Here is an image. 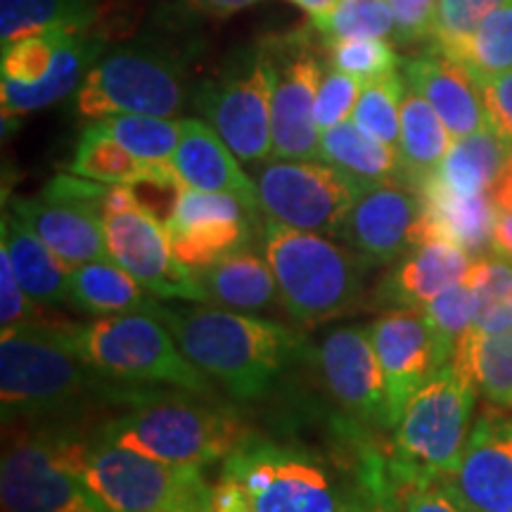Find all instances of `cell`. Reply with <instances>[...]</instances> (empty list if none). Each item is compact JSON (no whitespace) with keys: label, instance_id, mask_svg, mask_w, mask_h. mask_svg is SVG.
<instances>
[{"label":"cell","instance_id":"1","mask_svg":"<svg viewBox=\"0 0 512 512\" xmlns=\"http://www.w3.org/2000/svg\"><path fill=\"white\" fill-rule=\"evenodd\" d=\"M183 354L216 377L235 399H256L304 347L302 337L273 320L219 306H162L152 311Z\"/></svg>","mask_w":512,"mask_h":512},{"label":"cell","instance_id":"2","mask_svg":"<svg viewBox=\"0 0 512 512\" xmlns=\"http://www.w3.org/2000/svg\"><path fill=\"white\" fill-rule=\"evenodd\" d=\"M53 437L60 463L112 512H174L211 496L200 467L169 465L143 456L102 430L88 439L76 434Z\"/></svg>","mask_w":512,"mask_h":512},{"label":"cell","instance_id":"3","mask_svg":"<svg viewBox=\"0 0 512 512\" xmlns=\"http://www.w3.org/2000/svg\"><path fill=\"white\" fill-rule=\"evenodd\" d=\"M264 254L278 283L280 304L306 328L349 316L361 306L370 266L325 235L268 219Z\"/></svg>","mask_w":512,"mask_h":512},{"label":"cell","instance_id":"4","mask_svg":"<svg viewBox=\"0 0 512 512\" xmlns=\"http://www.w3.org/2000/svg\"><path fill=\"white\" fill-rule=\"evenodd\" d=\"M67 323L0 330V408L3 420L67 411L86 399L100 373L69 342Z\"/></svg>","mask_w":512,"mask_h":512},{"label":"cell","instance_id":"5","mask_svg":"<svg viewBox=\"0 0 512 512\" xmlns=\"http://www.w3.org/2000/svg\"><path fill=\"white\" fill-rule=\"evenodd\" d=\"M169 38H136L93 64L76 91V112L86 119L114 114L174 117L185 102L188 64Z\"/></svg>","mask_w":512,"mask_h":512},{"label":"cell","instance_id":"6","mask_svg":"<svg viewBox=\"0 0 512 512\" xmlns=\"http://www.w3.org/2000/svg\"><path fill=\"white\" fill-rule=\"evenodd\" d=\"M64 332L83 361L112 380L209 392L207 375L183 354L171 330L152 311L100 316L88 325L67 323Z\"/></svg>","mask_w":512,"mask_h":512},{"label":"cell","instance_id":"7","mask_svg":"<svg viewBox=\"0 0 512 512\" xmlns=\"http://www.w3.org/2000/svg\"><path fill=\"white\" fill-rule=\"evenodd\" d=\"M133 403L131 411L107 422L102 432L162 463L204 467L226 460L252 439L238 415L207 403L188 399H136Z\"/></svg>","mask_w":512,"mask_h":512},{"label":"cell","instance_id":"8","mask_svg":"<svg viewBox=\"0 0 512 512\" xmlns=\"http://www.w3.org/2000/svg\"><path fill=\"white\" fill-rule=\"evenodd\" d=\"M105 48V31L95 27H48L10 43L0 62L3 119L24 117L79 91Z\"/></svg>","mask_w":512,"mask_h":512},{"label":"cell","instance_id":"9","mask_svg":"<svg viewBox=\"0 0 512 512\" xmlns=\"http://www.w3.org/2000/svg\"><path fill=\"white\" fill-rule=\"evenodd\" d=\"M273 64L266 46L242 48L197 93L202 114L245 164L273 155Z\"/></svg>","mask_w":512,"mask_h":512},{"label":"cell","instance_id":"10","mask_svg":"<svg viewBox=\"0 0 512 512\" xmlns=\"http://www.w3.org/2000/svg\"><path fill=\"white\" fill-rule=\"evenodd\" d=\"M475 394L451 366L434 375L403 408L389 456L437 477L451 472L470 437Z\"/></svg>","mask_w":512,"mask_h":512},{"label":"cell","instance_id":"11","mask_svg":"<svg viewBox=\"0 0 512 512\" xmlns=\"http://www.w3.org/2000/svg\"><path fill=\"white\" fill-rule=\"evenodd\" d=\"M102 221L112 261L131 273L147 292L162 299L207 302L195 273L174 256L164 223L140 204L131 185H112Z\"/></svg>","mask_w":512,"mask_h":512},{"label":"cell","instance_id":"12","mask_svg":"<svg viewBox=\"0 0 512 512\" xmlns=\"http://www.w3.org/2000/svg\"><path fill=\"white\" fill-rule=\"evenodd\" d=\"M261 214L283 226L342 235L363 188L325 162L275 159L256 174Z\"/></svg>","mask_w":512,"mask_h":512},{"label":"cell","instance_id":"13","mask_svg":"<svg viewBox=\"0 0 512 512\" xmlns=\"http://www.w3.org/2000/svg\"><path fill=\"white\" fill-rule=\"evenodd\" d=\"M273 64L271 131L275 159L320 162L316 95L325 67L313 55L309 36L290 34L264 43Z\"/></svg>","mask_w":512,"mask_h":512},{"label":"cell","instance_id":"14","mask_svg":"<svg viewBox=\"0 0 512 512\" xmlns=\"http://www.w3.org/2000/svg\"><path fill=\"white\" fill-rule=\"evenodd\" d=\"M221 477L245 486L254 512H339L325 472L313 460L249 439L223 463Z\"/></svg>","mask_w":512,"mask_h":512},{"label":"cell","instance_id":"15","mask_svg":"<svg viewBox=\"0 0 512 512\" xmlns=\"http://www.w3.org/2000/svg\"><path fill=\"white\" fill-rule=\"evenodd\" d=\"M3 512H112L60 463L50 432L15 439L0 463Z\"/></svg>","mask_w":512,"mask_h":512},{"label":"cell","instance_id":"16","mask_svg":"<svg viewBox=\"0 0 512 512\" xmlns=\"http://www.w3.org/2000/svg\"><path fill=\"white\" fill-rule=\"evenodd\" d=\"M254 223L256 216L235 197L185 185L164 228L176 259L195 273L245 249Z\"/></svg>","mask_w":512,"mask_h":512},{"label":"cell","instance_id":"17","mask_svg":"<svg viewBox=\"0 0 512 512\" xmlns=\"http://www.w3.org/2000/svg\"><path fill=\"white\" fill-rule=\"evenodd\" d=\"M439 479L465 512H512V415L489 403L458 465Z\"/></svg>","mask_w":512,"mask_h":512},{"label":"cell","instance_id":"18","mask_svg":"<svg viewBox=\"0 0 512 512\" xmlns=\"http://www.w3.org/2000/svg\"><path fill=\"white\" fill-rule=\"evenodd\" d=\"M316 363L332 396L354 418L394 430L387 384L370 330L354 325L328 332L318 344Z\"/></svg>","mask_w":512,"mask_h":512},{"label":"cell","instance_id":"19","mask_svg":"<svg viewBox=\"0 0 512 512\" xmlns=\"http://www.w3.org/2000/svg\"><path fill=\"white\" fill-rule=\"evenodd\" d=\"M422 214V197L415 188L396 181L363 190L342 238L368 266H387L413 247V233Z\"/></svg>","mask_w":512,"mask_h":512},{"label":"cell","instance_id":"20","mask_svg":"<svg viewBox=\"0 0 512 512\" xmlns=\"http://www.w3.org/2000/svg\"><path fill=\"white\" fill-rule=\"evenodd\" d=\"M370 337L380 358L392 425L396 427L413 394L441 373L437 349L420 309L387 311L370 325Z\"/></svg>","mask_w":512,"mask_h":512},{"label":"cell","instance_id":"21","mask_svg":"<svg viewBox=\"0 0 512 512\" xmlns=\"http://www.w3.org/2000/svg\"><path fill=\"white\" fill-rule=\"evenodd\" d=\"M12 214L34 228L38 238L46 242L50 252L69 271L91 261L112 259L107 249L102 207L98 204L43 192L36 200H17Z\"/></svg>","mask_w":512,"mask_h":512},{"label":"cell","instance_id":"22","mask_svg":"<svg viewBox=\"0 0 512 512\" xmlns=\"http://www.w3.org/2000/svg\"><path fill=\"white\" fill-rule=\"evenodd\" d=\"M403 67L408 86L430 102L453 138L491 128L477 81L463 64L430 46L406 60Z\"/></svg>","mask_w":512,"mask_h":512},{"label":"cell","instance_id":"23","mask_svg":"<svg viewBox=\"0 0 512 512\" xmlns=\"http://www.w3.org/2000/svg\"><path fill=\"white\" fill-rule=\"evenodd\" d=\"M422 214L413 233V245L430 240H446L465 249L472 259L494 249L496 207L489 192L484 195H458L437 178H427L418 188Z\"/></svg>","mask_w":512,"mask_h":512},{"label":"cell","instance_id":"24","mask_svg":"<svg viewBox=\"0 0 512 512\" xmlns=\"http://www.w3.org/2000/svg\"><path fill=\"white\" fill-rule=\"evenodd\" d=\"M171 166L188 188L223 192L240 200L254 216L261 214L256 183L249 181L240 169L238 157L207 121H181V143L171 157Z\"/></svg>","mask_w":512,"mask_h":512},{"label":"cell","instance_id":"25","mask_svg":"<svg viewBox=\"0 0 512 512\" xmlns=\"http://www.w3.org/2000/svg\"><path fill=\"white\" fill-rule=\"evenodd\" d=\"M472 256L446 240L413 245L401 256V264L382 280V304L396 309H420L448 287L463 283Z\"/></svg>","mask_w":512,"mask_h":512},{"label":"cell","instance_id":"26","mask_svg":"<svg viewBox=\"0 0 512 512\" xmlns=\"http://www.w3.org/2000/svg\"><path fill=\"white\" fill-rule=\"evenodd\" d=\"M195 278L207 302H214L221 309L261 313L280 302L278 283H275L271 266L249 249H240L202 271H195Z\"/></svg>","mask_w":512,"mask_h":512},{"label":"cell","instance_id":"27","mask_svg":"<svg viewBox=\"0 0 512 512\" xmlns=\"http://www.w3.org/2000/svg\"><path fill=\"white\" fill-rule=\"evenodd\" d=\"M0 245L8 249L19 285L38 306L69 304V268L17 214L3 216Z\"/></svg>","mask_w":512,"mask_h":512},{"label":"cell","instance_id":"28","mask_svg":"<svg viewBox=\"0 0 512 512\" xmlns=\"http://www.w3.org/2000/svg\"><path fill=\"white\" fill-rule=\"evenodd\" d=\"M453 140L456 138L448 133L430 102L408 86L401 102V136L396 147L406 185L418 190L427 178L437 174Z\"/></svg>","mask_w":512,"mask_h":512},{"label":"cell","instance_id":"29","mask_svg":"<svg viewBox=\"0 0 512 512\" xmlns=\"http://www.w3.org/2000/svg\"><path fill=\"white\" fill-rule=\"evenodd\" d=\"M69 304L93 316H117V313L155 311L157 304L150 292L126 273L117 261L102 259L81 264L69 271Z\"/></svg>","mask_w":512,"mask_h":512},{"label":"cell","instance_id":"30","mask_svg":"<svg viewBox=\"0 0 512 512\" xmlns=\"http://www.w3.org/2000/svg\"><path fill=\"white\" fill-rule=\"evenodd\" d=\"M320 162L335 166L363 190L401 176L399 152L363 133L351 119L320 133Z\"/></svg>","mask_w":512,"mask_h":512},{"label":"cell","instance_id":"31","mask_svg":"<svg viewBox=\"0 0 512 512\" xmlns=\"http://www.w3.org/2000/svg\"><path fill=\"white\" fill-rule=\"evenodd\" d=\"M69 171L81 178L107 185H138L143 181L176 176L171 164H150L128 152L117 138L107 131L102 121H93L81 133Z\"/></svg>","mask_w":512,"mask_h":512},{"label":"cell","instance_id":"32","mask_svg":"<svg viewBox=\"0 0 512 512\" xmlns=\"http://www.w3.org/2000/svg\"><path fill=\"white\" fill-rule=\"evenodd\" d=\"M510 155L512 145L508 140L498 136L494 128H482L453 140L434 178L458 195H484L494 188Z\"/></svg>","mask_w":512,"mask_h":512},{"label":"cell","instance_id":"33","mask_svg":"<svg viewBox=\"0 0 512 512\" xmlns=\"http://www.w3.org/2000/svg\"><path fill=\"white\" fill-rule=\"evenodd\" d=\"M451 368L472 382L489 403L512 408V328L489 335L472 325Z\"/></svg>","mask_w":512,"mask_h":512},{"label":"cell","instance_id":"34","mask_svg":"<svg viewBox=\"0 0 512 512\" xmlns=\"http://www.w3.org/2000/svg\"><path fill=\"white\" fill-rule=\"evenodd\" d=\"M98 0H0L3 48L48 27H95Z\"/></svg>","mask_w":512,"mask_h":512},{"label":"cell","instance_id":"35","mask_svg":"<svg viewBox=\"0 0 512 512\" xmlns=\"http://www.w3.org/2000/svg\"><path fill=\"white\" fill-rule=\"evenodd\" d=\"M465 283L475 294V328L479 332H505L512 328V261L491 249L472 259Z\"/></svg>","mask_w":512,"mask_h":512},{"label":"cell","instance_id":"36","mask_svg":"<svg viewBox=\"0 0 512 512\" xmlns=\"http://www.w3.org/2000/svg\"><path fill=\"white\" fill-rule=\"evenodd\" d=\"M448 57L463 64L477 83L512 72V0L498 5L475 34Z\"/></svg>","mask_w":512,"mask_h":512},{"label":"cell","instance_id":"37","mask_svg":"<svg viewBox=\"0 0 512 512\" xmlns=\"http://www.w3.org/2000/svg\"><path fill=\"white\" fill-rule=\"evenodd\" d=\"M420 311L434 339L439 370H444L451 366L460 342L475 325V294H472L470 285L463 280V283L448 287V290L432 297L427 304H422Z\"/></svg>","mask_w":512,"mask_h":512},{"label":"cell","instance_id":"38","mask_svg":"<svg viewBox=\"0 0 512 512\" xmlns=\"http://www.w3.org/2000/svg\"><path fill=\"white\" fill-rule=\"evenodd\" d=\"M128 152L150 164H171L181 143V121L155 114H114L98 119Z\"/></svg>","mask_w":512,"mask_h":512},{"label":"cell","instance_id":"39","mask_svg":"<svg viewBox=\"0 0 512 512\" xmlns=\"http://www.w3.org/2000/svg\"><path fill=\"white\" fill-rule=\"evenodd\" d=\"M406 91V83L399 74L363 83L351 121L363 133L396 150L401 136V102Z\"/></svg>","mask_w":512,"mask_h":512},{"label":"cell","instance_id":"40","mask_svg":"<svg viewBox=\"0 0 512 512\" xmlns=\"http://www.w3.org/2000/svg\"><path fill=\"white\" fill-rule=\"evenodd\" d=\"M313 27L325 43L349 38H394V12L387 0H337L332 8L313 19Z\"/></svg>","mask_w":512,"mask_h":512},{"label":"cell","instance_id":"41","mask_svg":"<svg viewBox=\"0 0 512 512\" xmlns=\"http://www.w3.org/2000/svg\"><path fill=\"white\" fill-rule=\"evenodd\" d=\"M387 470L403 512H465L437 475L415 470L392 456H387Z\"/></svg>","mask_w":512,"mask_h":512},{"label":"cell","instance_id":"42","mask_svg":"<svg viewBox=\"0 0 512 512\" xmlns=\"http://www.w3.org/2000/svg\"><path fill=\"white\" fill-rule=\"evenodd\" d=\"M332 67L342 69L361 83L384 79L396 74L399 55L384 38H349V41L328 43Z\"/></svg>","mask_w":512,"mask_h":512},{"label":"cell","instance_id":"43","mask_svg":"<svg viewBox=\"0 0 512 512\" xmlns=\"http://www.w3.org/2000/svg\"><path fill=\"white\" fill-rule=\"evenodd\" d=\"M505 0H437L430 46L453 55Z\"/></svg>","mask_w":512,"mask_h":512},{"label":"cell","instance_id":"44","mask_svg":"<svg viewBox=\"0 0 512 512\" xmlns=\"http://www.w3.org/2000/svg\"><path fill=\"white\" fill-rule=\"evenodd\" d=\"M363 83L337 67H325L316 95V124L320 133L328 128L349 121L361 95Z\"/></svg>","mask_w":512,"mask_h":512},{"label":"cell","instance_id":"45","mask_svg":"<svg viewBox=\"0 0 512 512\" xmlns=\"http://www.w3.org/2000/svg\"><path fill=\"white\" fill-rule=\"evenodd\" d=\"M354 512H403L394 494L392 479L387 470V456L370 451L363 453L358 467V489L351 501Z\"/></svg>","mask_w":512,"mask_h":512},{"label":"cell","instance_id":"46","mask_svg":"<svg viewBox=\"0 0 512 512\" xmlns=\"http://www.w3.org/2000/svg\"><path fill=\"white\" fill-rule=\"evenodd\" d=\"M36 302L19 285L15 268H12L8 249L0 245V328H24V325H53L36 309Z\"/></svg>","mask_w":512,"mask_h":512},{"label":"cell","instance_id":"47","mask_svg":"<svg viewBox=\"0 0 512 512\" xmlns=\"http://www.w3.org/2000/svg\"><path fill=\"white\" fill-rule=\"evenodd\" d=\"M394 12V43L413 46V43L432 41L437 0H387Z\"/></svg>","mask_w":512,"mask_h":512},{"label":"cell","instance_id":"48","mask_svg":"<svg viewBox=\"0 0 512 512\" xmlns=\"http://www.w3.org/2000/svg\"><path fill=\"white\" fill-rule=\"evenodd\" d=\"M482 93L489 126L512 145V72L477 83Z\"/></svg>","mask_w":512,"mask_h":512},{"label":"cell","instance_id":"49","mask_svg":"<svg viewBox=\"0 0 512 512\" xmlns=\"http://www.w3.org/2000/svg\"><path fill=\"white\" fill-rule=\"evenodd\" d=\"M254 3H259V0H188V5H192L195 10L207 12V15L214 17L233 15V12L245 10Z\"/></svg>","mask_w":512,"mask_h":512},{"label":"cell","instance_id":"50","mask_svg":"<svg viewBox=\"0 0 512 512\" xmlns=\"http://www.w3.org/2000/svg\"><path fill=\"white\" fill-rule=\"evenodd\" d=\"M494 252L512 261V211H496Z\"/></svg>","mask_w":512,"mask_h":512},{"label":"cell","instance_id":"51","mask_svg":"<svg viewBox=\"0 0 512 512\" xmlns=\"http://www.w3.org/2000/svg\"><path fill=\"white\" fill-rule=\"evenodd\" d=\"M491 200H494L496 211H512V155L505 164L503 174L498 176V181L491 188Z\"/></svg>","mask_w":512,"mask_h":512},{"label":"cell","instance_id":"52","mask_svg":"<svg viewBox=\"0 0 512 512\" xmlns=\"http://www.w3.org/2000/svg\"><path fill=\"white\" fill-rule=\"evenodd\" d=\"M292 3H297L299 8L306 10L311 15V19H316L320 15H325L332 5L337 3V0H292Z\"/></svg>","mask_w":512,"mask_h":512},{"label":"cell","instance_id":"53","mask_svg":"<svg viewBox=\"0 0 512 512\" xmlns=\"http://www.w3.org/2000/svg\"><path fill=\"white\" fill-rule=\"evenodd\" d=\"M174 512H209V501L204 503H190V505H183V508H178Z\"/></svg>","mask_w":512,"mask_h":512}]
</instances>
